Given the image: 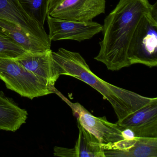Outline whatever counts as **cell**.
<instances>
[{
    "label": "cell",
    "instance_id": "6da1fadb",
    "mask_svg": "<svg viewBox=\"0 0 157 157\" xmlns=\"http://www.w3.org/2000/svg\"><path fill=\"white\" fill-rule=\"evenodd\" d=\"M154 6L148 0H119L104 20L103 37L94 59L113 71L129 67L128 53L132 40L144 16Z\"/></svg>",
    "mask_w": 157,
    "mask_h": 157
},
{
    "label": "cell",
    "instance_id": "7a4b0ae2",
    "mask_svg": "<svg viewBox=\"0 0 157 157\" xmlns=\"http://www.w3.org/2000/svg\"><path fill=\"white\" fill-rule=\"evenodd\" d=\"M52 57L60 75L82 81L100 92L111 103L120 122L134 112L157 101L115 86L95 75L82 56L77 52L60 48L52 51Z\"/></svg>",
    "mask_w": 157,
    "mask_h": 157
},
{
    "label": "cell",
    "instance_id": "3957f363",
    "mask_svg": "<svg viewBox=\"0 0 157 157\" xmlns=\"http://www.w3.org/2000/svg\"><path fill=\"white\" fill-rule=\"evenodd\" d=\"M0 79L8 89L31 100L56 91L55 87L27 70L15 59L0 58Z\"/></svg>",
    "mask_w": 157,
    "mask_h": 157
},
{
    "label": "cell",
    "instance_id": "277c9868",
    "mask_svg": "<svg viewBox=\"0 0 157 157\" xmlns=\"http://www.w3.org/2000/svg\"><path fill=\"white\" fill-rule=\"evenodd\" d=\"M129 65L157 66V2L145 15L132 40L128 53Z\"/></svg>",
    "mask_w": 157,
    "mask_h": 157
},
{
    "label": "cell",
    "instance_id": "5b68a950",
    "mask_svg": "<svg viewBox=\"0 0 157 157\" xmlns=\"http://www.w3.org/2000/svg\"><path fill=\"white\" fill-rule=\"evenodd\" d=\"M105 0H50L48 15L53 18L87 22L105 12Z\"/></svg>",
    "mask_w": 157,
    "mask_h": 157
},
{
    "label": "cell",
    "instance_id": "8992f818",
    "mask_svg": "<svg viewBox=\"0 0 157 157\" xmlns=\"http://www.w3.org/2000/svg\"><path fill=\"white\" fill-rule=\"evenodd\" d=\"M51 41L71 40L81 42L92 38L102 31V25L92 21H76L53 18L48 15Z\"/></svg>",
    "mask_w": 157,
    "mask_h": 157
},
{
    "label": "cell",
    "instance_id": "52a82bcc",
    "mask_svg": "<svg viewBox=\"0 0 157 157\" xmlns=\"http://www.w3.org/2000/svg\"><path fill=\"white\" fill-rule=\"evenodd\" d=\"M0 18L12 22L25 33L51 47L48 35L35 21L25 13L19 0H0Z\"/></svg>",
    "mask_w": 157,
    "mask_h": 157
},
{
    "label": "cell",
    "instance_id": "ba28073f",
    "mask_svg": "<svg viewBox=\"0 0 157 157\" xmlns=\"http://www.w3.org/2000/svg\"><path fill=\"white\" fill-rule=\"evenodd\" d=\"M52 54L51 49L41 53L26 52L16 59L27 70L55 87L60 75L55 65Z\"/></svg>",
    "mask_w": 157,
    "mask_h": 157
},
{
    "label": "cell",
    "instance_id": "9c48e42d",
    "mask_svg": "<svg viewBox=\"0 0 157 157\" xmlns=\"http://www.w3.org/2000/svg\"><path fill=\"white\" fill-rule=\"evenodd\" d=\"M79 135L72 148L56 146L54 155L62 157H105L100 140L78 123Z\"/></svg>",
    "mask_w": 157,
    "mask_h": 157
},
{
    "label": "cell",
    "instance_id": "30bf717a",
    "mask_svg": "<svg viewBox=\"0 0 157 157\" xmlns=\"http://www.w3.org/2000/svg\"><path fill=\"white\" fill-rule=\"evenodd\" d=\"M60 96L69 105L77 123L95 136L101 143L103 148L107 144L111 129L105 123L103 117H96L78 102L72 103L62 94Z\"/></svg>",
    "mask_w": 157,
    "mask_h": 157
},
{
    "label": "cell",
    "instance_id": "8fae6325",
    "mask_svg": "<svg viewBox=\"0 0 157 157\" xmlns=\"http://www.w3.org/2000/svg\"><path fill=\"white\" fill-rule=\"evenodd\" d=\"M28 113L0 91V130L15 132L26 123Z\"/></svg>",
    "mask_w": 157,
    "mask_h": 157
},
{
    "label": "cell",
    "instance_id": "7c38bea8",
    "mask_svg": "<svg viewBox=\"0 0 157 157\" xmlns=\"http://www.w3.org/2000/svg\"><path fill=\"white\" fill-rule=\"evenodd\" d=\"M0 34L11 39L30 53H41L51 48L25 33L17 25L2 18H0Z\"/></svg>",
    "mask_w": 157,
    "mask_h": 157
},
{
    "label": "cell",
    "instance_id": "4fadbf2b",
    "mask_svg": "<svg viewBox=\"0 0 157 157\" xmlns=\"http://www.w3.org/2000/svg\"><path fill=\"white\" fill-rule=\"evenodd\" d=\"M50 1V0H19L24 10L42 27H44L48 15Z\"/></svg>",
    "mask_w": 157,
    "mask_h": 157
},
{
    "label": "cell",
    "instance_id": "5bb4252c",
    "mask_svg": "<svg viewBox=\"0 0 157 157\" xmlns=\"http://www.w3.org/2000/svg\"><path fill=\"white\" fill-rule=\"evenodd\" d=\"M157 119V101L134 112L119 122L122 126H137Z\"/></svg>",
    "mask_w": 157,
    "mask_h": 157
},
{
    "label": "cell",
    "instance_id": "9a60e30c",
    "mask_svg": "<svg viewBox=\"0 0 157 157\" xmlns=\"http://www.w3.org/2000/svg\"><path fill=\"white\" fill-rule=\"evenodd\" d=\"M26 52H28L14 41L0 34V58L16 59Z\"/></svg>",
    "mask_w": 157,
    "mask_h": 157
}]
</instances>
